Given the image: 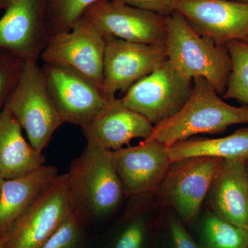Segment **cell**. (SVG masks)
<instances>
[{"label": "cell", "mask_w": 248, "mask_h": 248, "mask_svg": "<svg viewBox=\"0 0 248 248\" xmlns=\"http://www.w3.org/2000/svg\"><path fill=\"white\" fill-rule=\"evenodd\" d=\"M6 107L25 130L30 144L43 153L64 120L49 92L43 68L27 61Z\"/></svg>", "instance_id": "obj_4"}, {"label": "cell", "mask_w": 248, "mask_h": 248, "mask_svg": "<svg viewBox=\"0 0 248 248\" xmlns=\"http://www.w3.org/2000/svg\"><path fill=\"white\" fill-rule=\"evenodd\" d=\"M88 223L82 215L73 210L58 231L40 248H83Z\"/></svg>", "instance_id": "obj_25"}, {"label": "cell", "mask_w": 248, "mask_h": 248, "mask_svg": "<svg viewBox=\"0 0 248 248\" xmlns=\"http://www.w3.org/2000/svg\"><path fill=\"white\" fill-rule=\"evenodd\" d=\"M101 0H47V28L50 38L68 32L88 9Z\"/></svg>", "instance_id": "obj_23"}, {"label": "cell", "mask_w": 248, "mask_h": 248, "mask_svg": "<svg viewBox=\"0 0 248 248\" xmlns=\"http://www.w3.org/2000/svg\"><path fill=\"white\" fill-rule=\"evenodd\" d=\"M128 198L105 248H157L164 208L155 192Z\"/></svg>", "instance_id": "obj_15"}, {"label": "cell", "mask_w": 248, "mask_h": 248, "mask_svg": "<svg viewBox=\"0 0 248 248\" xmlns=\"http://www.w3.org/2000/svg\"><path fill=\"white\" fill-rule=\"evenodd\" d=\"M66 174L73 210L89 223L110 218L127 198L112 151L94 143L87 142Z\"/></svg>", "instance_id": "obj_1"}, {"label": "cell", "mask_w": 248, "mask_h": 248, "mask_svg": "<svg viewBox=\"0 0 248 248\" xmlns=\"http://www.w3.org/2000/svg\"><path fill=\"white\" fill-rule=\"evenodd\" d=\"M73 211L66 174H59L32 208L2 236V248H40Z\"/></svg>", "instance_id": "obj_8"}, {"label": "cell", "mask_w": 248, "mask_h": 248, "mask_svg": "<svg viewBox=\"0 0 248 248\" xmlns=\"http://www.w3.org/2000/svg\"><path fill=\"white\" fill-rule=\"evenodd\" d=\"M22 128L5 106L0 112V176L4 180L22 177L45 165L43 153L27 143Z\"/></svg>", "instance_id": "obj_19"}, {"label": "cell", "mask_w": 248, "mask_h": 248, "mask_svg": "<svg viewBox=\"0 0 248 248\" xmlns=\"http://www.w3.org/2000/svg\"><path fill=\"white\" fill-rule=\"evenodd\" d=\"M202 78L193 79L190 97L175 115L155 125L147 141L170 147L200 134L223 133L236 124H248V107H233Z\"/></svg>", "instance_id": "obj_2"}, {"label": "cell", "mask_w": 248, "mask_h": 248, "mask_svg": "<svg viewBox=\"0 0 248 248\" xmlns=\"http://www.w3.org/2000/svg\"><path fill=\"white\" fill-rule=\"evenodd\" d=\"M11 0H0V10L6 9Z\"/></svg>", "instance_id": "obj_28"}, {"label": "cell", "mask_w": 248, "mask_h": 248, "mask_svg": "<svg viewBox=\"0 0 248 248\" xmlns=\"http://www.w3.org/2000/svg\"><path fill=\"white\" fill-rule=\"evenodd\" d=\"M49 92L65 123L82 128L93 122L110 101L91 80L66 67H42Z\"/></svg>", "instance_id": "obj_12"}, {"label": "cell", "mask_w": 248, "mask_h": 248, "mask_svg": "<svg viewBox=\"0 0 248 248\" xmlns=\"http://www.w3.org/2000/svg\"><path fill=\"white\" fill-rule=\"evenodd\" d=\"M234 1H239V2L244 3L248 4V0H234Z\"/></svg>", "instance_id": "obj_30"}, {"label": "cell", "mask_w": 248, "mask_h": 248, "mask_svg": "<svg viewBox=\"0 0 248 248\" xmlns=\"http://www.w3.org/2000/svg\"><path fill=\"white\" fill-rule=\"evenodd\" d=\"M165 18V45L170 63L184 78H204L218 94H224L232 68L226 46L197 33L178 11Z\"/></svg>", "instance_id": "obj_3"}, {"label": "cell", "mask_w": 248, "mask_h": 248, "mask_svg": "<svg viewBox=\"0 0 248 248\" xmlns=\"http://www.w3.org/2000/svg\"><path fill=\"white\" fill-rule=\"evenodd\" d=\"M192 89L193 80L181 76L167 60L133 85L120 100L156 125L175 115Z\"/></svg>", "instance_id": "obj_6"}, {"label": "cell", "mask_w": 248, "mask_h": 248, "mask_svg": "<svg viewBox=\"0 0 248 248\" xmlns=\"http://www.w3.org/2000/svg\"><path fill=\"white\" fill-rule=\"evenodd\" d=\"M46 6L47 0H11L0 18V48L37 62L50 39Z\"/></svg>", "instance_id": "obj_10"}, {"label": "cell", "mask_w": 248, "mask_h": 248, "mask_svg": "<svg viewBox=\"0 0 248 248\" xmlns=\"http://www.w3.org/2000/svg\"><path fill=\"white\" fill-rule=\"evenodd\" d=\"M225 46L232 68L223 97L236 99L248 107V42L232 40Z\"/></svg>", "instance_id": "obj_22"}, {"label": "cell", "mask_w": 248, "mask_h": 248, "mask_svg": "<svg viewBox=\"0 0 248 248\" xmlns=\"http://www.w3.org/2000/svg\"><path fill=\"white\" fill-rule=\"evenodd\" d=\"M58 176L56 167L45 164L22 177L4 181L0 195V236L32 208Z\"/></svg>", "instance_id": "obj_18"}, {"label": "cell", "mask_w": 248, "mask_h": 248, "mask_svg": "<svg viewBox=\"0 0 248 248\" xmlns=\"http://www.w3.org/2000/svg\"><path fill=\"white\" fill-rule=\"evenodd\" d=\"M25 62L8 50L0 48V112L14 92Z\"/></svg>", "instance_id": "obj_26"}, {"label": "cell", "mask_w": 248, "mask_h": 248, "mask_svg": "<svg viewBox=\"0 0 248 248\" xmlns=\"http://www.w3.org/2000/svg\"><path fill=\"white\" fill-rule=\"evenodd\" d=\"M157 248H200L187 227L172 209L164 208L158 232Z\"/></svg>", "instance_id": "obj_24"}, {"label": "cell", "mask_w": 248, "mask_h": 248, "mask_svg": "<svg viewBox=\"0 0 248 248\" xmlns=\"http://www.w3.org/2000/svg\"><path fill=\"white\" fill-rule=\"evenodd\" d=\"M188 227L200 248H248V231L217 216L203 206Z\"/></svg>", "instance_id": "obj_21"}, {"label": "cell", "mask_w": 248, "mask_h": 248, "mask_svg": "<svg viewBox=\"0 0 248 248\" xmlns=\"http://www.w3.org/2000/svg\"><path fill=\"white\" fill-rule=\"evenodd\" d=\"M203 206L225 221L248 231L246 161L223 160Z\"/></svg>", "instance_id": "obj_17"}, {"label": "cell", "mask_w": 248, "mask_h": 248, "mask_svg": "<svg viewBox=\"0 0 248 248\" xmlns=\"http://www.w3.org/2000/svg\"><path fill=\"white\" fill-rule=\"evenodd\" d=\"M105 36L102 91L108 101L125 93L168 60L165 44L146 45Z\"/></svg>", "instance_id": "obj_9"}, {"label": "cell", "mask_w": 248, "mask_h": 248, "mask_svg": "<svg viewBox=\"0 0 248 248\" xmlns=\"http://www.w3.org/2000/svg\"><path fill=\"white\" fill-rule=\"evenodd\" d=\"M246 167H247V172L248 174V159L246 161Z\"/></svg>", "instance_id": "obj_32"}, {"label": "cell", "mask_w": 248, "mask_h": 248, "mask_svg": "<svg viewBox=\"0 0 248 248\" xmlns=\"http://www.w3.org/2000/svg\"><path fill=\"white\" fill-rule=\"evenodd\" d=\"M112 155L127 198L156 192L172 161L169 147L147 140L112 151Z\"/></svg>", "instance_id": "obj_14"}, {"label": "cell", "mask_w": 248, "mask_h": 248, "mask_svg": "<svg viewBox=\"0 0 248 248\" xmlns=\"http://www.w3.org/2000/svg\"><path fill=\"white\" fill-rule=\"evenodd\" d=\"M222 162L204 156L172 161L155 192L161 206L172 209L186 226L193 223Z\"/></svg>", "instance_id": "obj_5"}, {"label": "cell", "mask_w": 248, "mask_h": 248, "mask_svg": "<svg viewBox=\"0 0 248 248\" xmlns=\"http://www.w3.org/2000/svg\"><path fill=\"white\" fill-rule=\"evenodd\" d=\"M4 179L0 176V195H1V187H2L3 183H4Z\"/></svg>", "instance_id": "obj_29"}, {"label": "cell", "mask_w": 248, "mask_h": 248, "mask_svg": "<svg viewBox=\"0 0 248 248\" xmlns=\"http://www.w3.org/2000/svg\"><path fill=\"white\" fill-rule=\"evenodd\" d=\"M200 35L218 45L248 42V4L234 0H184L177 9Z\"/></svg>", "instance_id": "obj_13"}, {"label": "cell", "mask_w": 248, "mask_h": 248, "mask_svg": "<svg viewBox=\"0 0 248 248\" xmlns=\"http://www.w3.org/2000/svg\"><path fill=\"white\" fill-rule=\"evenodd\" d=\"M104 35L146 45L165 44L166 18L115 0H101L85 13Z\"/></svg>", "instance_id": "obj_11"}, {"label": "cell", "mask_w": 248, "mask_h": 248, "mask_svg": "<svg viewBox=\"0 0 248 248\" xmlns=\"http://www.w3.org/2000/svg\"><path fill=\"white\" fill-rule=\"evenodd\" d=\"M172 161L190 157L217 158L230 161L248 159V128H241L224 138H191L169 147Z\"/></svg>", "instance_id": "obj_20"}, {"label": "cell", "mask_w": 248, "mask_h": 248, "mask_svg": "<svg viewBox=\"0 0 248 248\" xmlns=\"http://www.w3.org/2000/svg\"><path fill=\"white\" fill-rule=\"evenodd\" d=\"M154 126L144 116L125 107L116 98L100 115L81 128L87 142L115 151L130 146L135 139L149 138Z\"/></svg>", "instance_id": "obj_16"}, {"label": "cell", "mask_w": 248, "mask_h": 248, "mask_svg": "<svg viewBox=\"0 0 248 248\" xmlns=\"http://www.w3.org/2000/svg\"><path fill=\"white\" fill-rule=\"evenodd\" d=\"M166 17L177 11L184 0H115Z\"/></svg>", "instance_id": "obj_27"}, {"label": "cell", "mask_w": 248, "mask_h": 248, "mask_svg": "<svg viewBox=\"0 0 248 248\" xmlns=\"http://www.w3.org/2000/svg\"><path fill=\"white\" fill-rule=\"evenodd\" d=\"M105 50V36L84 16L68 32L53 36L40 58L76 71L102 90Z\"/></svg>", "instance_id": "obj_7"}, {"label": "cell", "mask_w": 248, "mask_h": 248, "mask_svg": "<svg viewBox=\"0 0 248 248\" xmlns=\"http://www.w3.org/2000/svg\"><path fill=\"white\" fill-rule=\"evenodd\" d=\"M3 245V237L2 236H0V248H2Z\"/></svg>", "instance_id": "obj_31"}]
</instances>
